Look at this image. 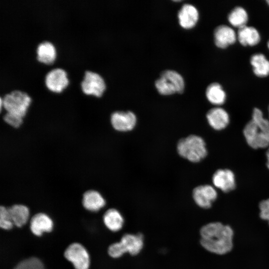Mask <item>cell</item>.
<instances>
[{
    "mask_svg": "<svg viewBox=\"0 0 269 269\" xmlns=\"http://www.w3.org/2000/svg\"><path fill=\"white\" fill-rule=\"evenodd\" d=\"M195 203L199 207L207 209L216 199L217 193L215 189L210 185H202L195 187L192 193Z\"/></svg>",
    "mask_w": 269,
    "mask_h": 269,
    "instance_id": "8",
    "label": "cell"
},
{
    "mask_svg": "<svg viewBox=\"0 0 269 269\" xmlns=\"http://www.w3.org/2000/svg\"><path fill=\"white\" fill-rule=\"evenodd\" d=\"M80 85L83 93L96 97H100L106 88L103 78L99 74L89 70L84 72Z\"/></svg>",
    "mask_w": 269,
    "mask_h": 269,
    "instance_id": "7",
    "label": "cell"
},
{
    "mask_svg": "<svg viewBox=\"0 0 269 269\" xmlns=\"http://www.w3.org/2000/svg\"><path fill=\"white\" fill-rule=\"evenodd\" d=\"M266 1L267 2L268 4L269 5V0H268Z\"/></svg>",
    "mask_w": 269,
    "mask_h": 269,
    "instance_id": "32",
    "label": "cell"
},
{
    "mask_svg": "<svg viewBox=\"0 0 269 269\" xmlns=\"http://www.w3.org/2000/svg\"><path fill=\"white\" fill-rule=\"evenodd\" d=\"M108 252L109 255L113 258H119L126 253L120 241L111 244L109 247Z\"/></svg>",
    "mask_w": 269,
    "mask_h": 269,
    "instance_id": "27",
    "label": "cell"
},
{
    "mask_svg": "<svg viewBox=\"0 0 269 269\" xmlns=\"http://www.w3.org/2000/svg\"><path fill=\"white\" fill-rule=\"evenodd\" d=\"M13 223L8 215L7 208L4 206L0 207V227L4 230H9L12 228Z\"/></svg>",
    "mask_w": 269,
    "mask_h": 269,
    "instance_id": "26",
    "label": "cell"
},
{
    "mask_svg": "<svg viewBox=\"0 0 269 269\" xmlns=\"http://www.w3.org/2000/svg\"><path fill=\"white\" fill-rule=\"evenodd\" d=\"M267 45H268V48L269 49V40L268 42V44Z\"/></svg>",
    "mask_w": 269,
    "mask_h": 269,
    "instance_id": "31",
    "label": "cell"
},
{
    "mask_svg": "<svg viewBox=\"0 0 269 269\" xmlns=\"http://www.w3.org/2000/svg\"><path fill=\"white\" fill-rule=\"evenodd\" d=\"M4 121L14 128L19 127L22 123V118L6 112L3 116Z\"/></svg>",
    "mask_w": 269,
    "mask_h": 269,
    "instance_id": "28",
    "label": "cell"
},
{
    "mask_svg": "<svg viewBox=\"0 0 269 269\" xmlns=\"http://www.w3.org/2000/svg\"><path fill=\"white\" fill-rule=\"evenodd\" d=\"M206 96L208 100L216 105H220L224 103L226 93L221 85L217 83L210 84L206 90Z\"/></svg>",
    "mask_w": 269,
    "mask_h": 269,
    "instance_id": "23",
    "label": "cell"
},
{
    "mask_svg": "<svg viewBox=\"0 0 269 269\" xmlns=\"http://www.w3.org/2000/svg\"><path fill=\"white\" fill-rule=\"evenodd\" d=\"M155 85L158 92L163 95L181 93L184 88V82L181 75L170 70L163 72Z\"/></svg>",
    "mask_w": 269,
    "mask_h": 269,
    "instance_id": "5",
    "label": "cell"
},
{
    "mask_svg": "<svg viewBox=\"0 0 269 269\" xmlns=\"http://www.w3.org/2000/svg\"><path fill=\"white\" fill-rule=\"evenodd\" d=\"M120 242L126 253L135 256L138 254L143 248V236L140 233L125 234L122 237Z\"/></svg>",
    "mask_w": 269,
    "mask_h": 269,
    "instance_id": "15",
    "label": "cell"
},
{
    "mask_svg": "<svg viewBox=\"0 0 269 269\" xmlns=\"http://www.w3.org/2000/svg\"><path fill=\"white\" fill-rule=\"evenodd\" d=\"M103 221L106 227L110 231H120L124 224V218L121 213L116 209L108 210L103 216Z\"/></svg>",
    "mask_w": 269,
    "mask_h": 269,
    "instance_id": "19",
    "label": "cell"
},
{
    "mask_svg": "<svg viewBox=\"0 0 269 269\" xmlns=\"http://www.w3.org/2000/svg\"><path fill=\"white\" fill-rule=\"evenodd\" d=\"M178 17L180 25L184 28L188 29L195 25L198 20L199 13L194 6L185 4L179 10Z\"/></svg>",
    "mask_w": 269,
    "mask_h": 269,
    "instance_id": "14",
    "label": "cell"
},
{
    "mask_svg": "<svg viewBox=\"0 0 269 269\" xmlns=\"http://www.w3.org/2000/svg\"><path fill=\"white\" fill-rule=\"evenodd\" d=\"M228 19L232 26L240 28L246 25L248 15L246 10L243 7L237 6L229 13Z\"/></svg>",
    "mask_w": 269,
    "mask_h": 269,
    "instance_id": "24",
    "label": "cell"
},
{
    "mask_svg": "<svg viewBox=\"0 0 269 269\" xmlns=\"http://www.w3.org/2000/svg\"><path fill=\"white\" fill-rule=\"evenodd\" d=\"M53 227V222L48 216L39 213L34 215L30 222V229L36 236H40L43 232H50Z\"/></svg>",
    "mask_w": 269,
    "mask_h": 269,
    "instance_id": "16",
    "label": "cell"
},
{
    "mask_svg": "<svg viewBox=\"0 0 269 269\" xmlns=\"http://www.w3.org/2000/svg\"><path fill=\"white\" fill-rule=\"evenodd\" d=\"M113 127L119 132H128L132 130L135 126L136 117L131 111L115 112L111 117Z\"/></svg>",
    "mask_w": 269,
    "mask_h": 269,
    "instance_id": "9",
    "label": "cell"
},
{
    "mask_svg": "<svg viewBox=\"0 0 269 269\" xmlns=\"http://www.w3.org/2000/svg\"><path fill=\"white\" fill-rule=\"evenodd\" d=\"M251 64L255 74L260 77L269 75V61L262 53H256L251 58Z\"/></svg>",
    "mask_w": 269,
    "mask_h": 269,
    "instance_id": "22",
    "label": "cell"
},
{
    "mask_svg": "<svg viewBox=\"0 0 269 269\" xmlns=\"http://www.w3.org/2000/svg\"><path fill=\"white\" fill-rule=\"evenodd\" d=\"M210 126L216 130L225 129L229 123L228 113L223 108L215 107L210 109L206 115Z\"/></svg>",
    "mask_w": 269,
    "mask_h": 269,
    "instance_id": "13",
    "label": "cell"
},
{
    "mask_svg": "<svg viewBox=\"0 0 269 269\" xmlns=\"http://www.w3.org/2000/svg\"><path fill=\"white\" fill-rule=\"evenodd\" d=\"M65 258L72 263L75 269H88L89 256L85 248L81 244H70L64 252Z\"/></svg>",
    "mask_w": 269,
    "mask_h": 269,
    "instance_id": "6",
    "label": "cell"
},
{
    "mask_svg": "<svg viewBox=\"0 0 269 269\" xmlns=\"http://www.w3.org/2000/svg\"><path fill=\"white\" fill-rule=\"evenodd\" d=\"M243 133L251 147L257 149L269 146V123L259 109L254 108L252 120L245 126Z\"/></svg>",
    "mask_w": 269,
    "mask_h": 269,
    "instance_id": "2",
    "label": "cell"
},
{
    "mask_svg": "<svg viewBox=\"0 0 269 269\" xmlns=\"http://www.w3.org/2000/svg\"><path fill=\"white\" fill-rule=\"evenodd\" d=\"M36 58L39 62L51 63L56 57L55 48L52 43L44 41L39 43L36 47Z\"/></svg>",
    "mask_w": 269,
    "mask_h": 269,
    "instance_id": "20",
    "label": "cell"
},
{
    "mask_svg": "<svg viewBox=\"0 0 269 269\" xmlns=\"http://www.w3.org/2000/svg\"><path fill=\"white\" fill-rule=\"evenodd\" d=\"M266 156L267 158V165L268 168L269 169V147L267 151Z\"/></svg>",
    "mask_w": 269,
    "mask_h": 269,
    "instance_id": "30",
    "label": "cell"
},
{
    "mask_svg": "<svg viewBox=\"0 0 269 269\" xmlns=\"http://www.w3.org/2000/svg\"><path fill=\"white\" fill-rule=\"evenodd\" d=\"M200 243L206 250L223 255L233 248V231L228 225L219 222L207 224L200 229Z\"/></svg>",
    "mask_w": 269,
    "mask_h": 269,
    "instance_id": "1",
    "label": "cell"
},
{
    "mask_svg": "<svg viewBox=\"0 0 269 269\" xmlns=\"http://www.w3.org/2000/svg\"><path fill=\"white\" fill-rule=\"evenodd\" d=\"M2 106L6 112L23 118L30 103L31 99L25 92L15 90L1 98Z\"/></svg>",
    "mask_w": 269,
    "mask_h": 269,
    "instance_id": "4",
    "label": "cell"
},
{
    "mask_svg": "<svg viewBox=\"0 0 269 269\" xmlns=\"http://www.w3.org/2000/svg\"><path fill=\"white\" fill-rule=\"evenodd\" d=\"M82 204L87 210L95 212L103 208L106 202L99 192L95 190H89L83 196Z\"/></svg>",
    "mask_w": 269,
    "mask_h": 269,
    "instance_id": "18",
    "label": "cell"
},
{
    "mask_svg": "<svg viewBox=\"0 0 269 269\" xmlns=\"http://www.w3.org/2000/svg\"><path fill=\"white\" fill-rule=\"evenodd\" d=\"M7 211L10 219L14 225L20 227L26 223L29 216V210L26 206L15 204L7 208Z\"/></svg>",
    "mask_w": 269,
    "mask_h": 269,
    "instance_id": "21",
    "label": "cell"
},
{
    "mask_svg": "<svg viewBox=\"0 0 269 269\" xmlns=\"http://www.w3.org/2000/svg\"><path fill=\"white\" fill-rule=\"evenodd\" d=\"M260 217L269 223V199L261 201L259 204Z\"/></svg>",
    "mask_w": 269,
    "mask_h": 269,
    "instance_id": "29",
    "label": "cell"
},
{
    "mask_svg": "<svg viewBox=\"0 0 269 269\" xmlns=\"http://www.w3.org/2000/svg\"><path fill=\"white\" fill-rule=\"evenodd\" d=\"M177 150L181 157L192 162L201 161L207 154L204 140L196 135H190L179 140Z\"/></svg>",
    "mask_w": 269,
    "mask_h": 269,
    "instance_id": "3",
    "label": "cell"
},
{
    "mask_svg": "<svg viewBox=\"0 0 269 269\" xmlns=\"http://www.w3.org/2000/svg\"><path fill=\"white\" fill-rule=\"evenodd\" d=\"M268 121H269V118L268 119Z\"/></svg>",
    "mask_w": 269,
    "mask_h": 269,
    "instance_id": "33",
    "label": "cell"
},
{
    "mask_svg": "<svg viewBox=\"0 0 269 269\" xmlns=\"http://www.w3.org/2000/svg\"><path fill=\"white\" fill-rule=\"evenodd\" d=\"M237 39L243 46H254L261 40L259 31L253 26L245 25L239 28Z\"/></svg>",
    "mask_w": 269,
    "mask_h": 269,
    "instance_id": "17",
    "label": "cell"
},
{
    "mask_svg": "<svg viewBox=\"0 0 269 269\" xmlns=\"http://www.w3.org/2000/svg\"><path fill=\"white\" fill-rule=\"evenodd\" d=\"M212 182L215 187L225 192L233 190L236 186L235 175L228 169H220L215 171Z\"/></svg>",
    "mask_w": 269,
    "mask_h": 269,
    "instance_id": "11",
    "label": "cell"
},
{
    "mask_svg": "<svg viewBox=\"0 0 269 269\" xmlns=\"http://www.w3.org/2000/svg\"><path fill=\"white\" fill-rule=\"evenodd\" d=\"M14 269H45L42 263L38 259L31 257L19 263Z\"/></svg>",
    "mask_w": 269,
    "mask_h": 269,
    "instance_id": "25",
    "label": "cell"
},
{
    "mask_svg": "<svg viewBox=\"0 0 269 269\" xmlns=\"http://www.w3.org/2000/svg\"><path fill=\"white\" fill-rule=\"evenodd\" d=\"M44 83L46 87L54 92H60L68 83L65 71L56 68L48 71L45 76Z\"/></svg>",
    "mask_w": 269,
    "mask_h": 269,
    "instance_id": "10",
    "label": "cell"
},
{
    "mask_svg": "<svg viewBox=\"0 0 269 269\" xmlns=\"http://www.w3.org/2000/svg\"><path fill=\"white\" fill-rule=\"evenodd\" d=\"M214 38L215 43L218 47L225 48L236 42L237 35L231 27L226 25H220L215 28Z\"/></svg>",
    "mask_w": 269,
    "mask_h": 269,
    "instance_id": "12",
    "label": "cell"
}]
</instances>
